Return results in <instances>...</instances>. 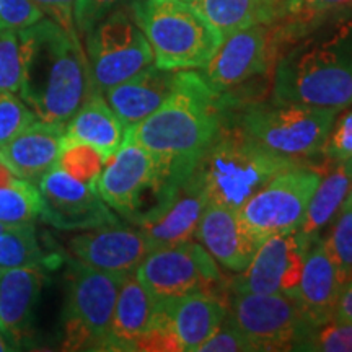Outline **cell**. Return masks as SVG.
<instances>
[{"instance_id": "6da1fadb", "label": "cell", "mask_w": 352, "mask_h": 352, "mask_svg": "<svg viewBox=\"0 0 352 352\" xmlns=\"http://www.w3.org/2000/svg\"><path fill=\"white\" fill-rule=\"evenodd\" d=\"M222 101L199 72L178 70L168 98L139 124L126 129L157 162L165 188L195 170L223 122Z\"/></svg>"}, {"instance_id": "7a4b0ae2", "label": "cell", "mask_w": 352, "mask_h": 352, "mask_svg": "<svg viewBox=\"0 0 352 352\" xmlns=\"http://www.w3.org/2000/svg\"><path fill=\"white\" fill-rule=\"evenodd\" d=\"M23 74L20 98L38 120L65 127L91 91L87 54L76 30L41 19L20 30Z\"/></svg>"}, {"instance_id": "3957f363", "label": "cell", "mask_w": 352, "mask_h": 352, "mask_svg": "<svg viewBox=\"0 0 352 352\" xmlns=\"http://www.w3.org/2000/svg\"><path fill=\"white\" fill-rule=\"evenodd\" d=\"M285 46L274 64L272 101L352 107V15L324 21Z\"/></svg>"}, {"instance_id": "277c9868", "label": "cell", "mask_w": 352, "mask_h": 352, "mask_svg": "<svg viewBox=\"0 0 352 352\" xmlns=\"http://www.w3.org/2000/svg\"><path fill=\"white\" fill-rule=\"evenodd\" d=\"M302 165L259 145L239 122L222 126L195 171L204 189L208 204L239 210L272 176L289 166Z\"/></svg>"}, {"instance_id": "5b68a950", "label": "cell", "mask_w": 352, "mask_h": 352, "mask_svg": "<svg viewBox=\"0 0 352 352\" xmlns=\"http://www.w3.org/2000/svg\"><path fill=\"white\" fill-rule=\"evenodd\" d=\"M134 20L165 70H199L219 51L223 36L186 0H134Z\"/></svg>"}, {"instance_id": "8992f818", "label": "cell", "mask_w": 352, "mask_h": 352, "mask_svg": "<svg viewBox=\"0 0 352 352\" xmlns=\"http://www.w3.org/2000/svg\"><path fill=\"white\" fill-rule=\"evenodd\" d=\"M340 111L298 103L250 104L235 122L266 151L302 164L321 153Z\"/></svg>"}, {"instance_id": "52a82bcc", "label": "cell", "mask_w": 352, "mask_h": 352, "mask_svg": "<svg viewBox=\"0 0 352 352\" xmlns=\"http://www.w3.org/2000/svg\"><path fill=\"white\" fill-rule=\"evenodd\" d=\"M126 274L95 270L72 259L63 314V349L104 351L114 305Z\"/></svg>"}, {"instance_id": "ba28073f", "label": "cell", "mask_w": 352, "mask_h": 352, "mask_svg": "<svg viewBox=\"0 0 352 352\" xmlns=\"http://www.w3.org/2000/svg\"><path fill=\"white\" fill-rule=\"evenodd\" d=\"M85 54L101 94L153 64L151 44L126 8L113 10L85 34Z\"/></svg>"}, {"instance_id": "9c48e42d", "label": "cell", "mask_w": 352, "mask_h": 352, "mask_svg": "<svg viewBox=\"0 0 352 352\" xmlns=\"http://www.w3.org/2000/svg\"><path fill=\"white\" fill-rule=\"evenodd\" d=\"M321 178L318 170L303 165L279 171L239 209L241 220L259 243L298 230Z\"/></svg>"}, {"instance_id": "30bf717a", "label": "cell", "mask_w": 352, "mask_h": 352, "mask_svg": "<svg viewBox=\"0 0 352 352\" xmlns=\"http://www.w3.org/2000/svg\"><path fill=\"white\" fill-rule=\"evenodd\" d=\"M135 276L155 300L196 292L219 294L226 289L219 264L195 240L152 250L135 270Z\"/></svg>"}, {"instance_id": "8fae6325", "label": "cell", "mask_w": 352, "mask_h": 352, "mask_svg": "<svg viewBox=\"0 0 352 352\" xmlns=\"http://www.w3.org/2000/svg\"><path fill=\"white\" fill-rule=\"evenodd\" d=\"M227 320L243 333L254 351H292L310 328L297 298L283 294L228 290Z\"/></svg>"}, {"instance_id": "7c38bea8", "label": "cell", "mask_w": 352, "mask_h": 352, "mask_svg": "<svg viewBox=\"0 0 352 352\" xmlns=\"http://www.w3.org/2000/svg\"><path fill=\"white\" fill-rule=\"evenodd\" d=\"M274 25H258L223 38L219 51L201 70V77L217 96L245 85L270 70L279 52Z\"/></svg>"}, {"instance_id": "4fadbf2b", "label": "cell", "mask_w": 352, "mask_h": 352, "mask_svg": "<svg viewBox=\"0 0 352 352\" xmlns=\"http://www.w3.org/2000/svg\"><path fill=\"white\" fill-rule=\"evenodd\" d=\"M164 188V176L157 162L142 145L126 134L96 182V191L108 208L132 223L142 214L145 192L152 191L157 201Z\"/></svg>"}, {"instance_id": "5bb4252c", "label": "cell", "mask_w": 352, "mask_h": 352, "mask_svg": "<svg viewBox=\"0 0 352 352\" xmlns=\"http://www.w3.org/2000/svg\"><path fill=\"white\" fill-rule=\"evenodd\" d=\"M36 186L39 217L57 230H90L120 222L96 188L78 182L59 165L52 166Z\"/></svg>"}, {"instance_id": "9a60e30c", "label": "cell", "mask_w": 352, "mask_h": 352, "mask_svg": "<svg viewBox=\"0 0 352 352\" xmlns=\"http://www.w3.org/2000/svg\"><path fill=\"white\" fill-rule=\"evenodd\" d=\"M208 206L196 171L162 189L155 204L139 215L134 226L144 233L152 250L195 240L197 226Z\"/></svg>"}, {"instance_id": "2e32d148", "label": "cell", "mask_w": 352, "mask_h": 352, "mask_svg": "<svg viewBox=\"0 0 352 352\" xmlns=\"http://www.w3.org/2000/svg\"><path fill=\"white\" fill-rule=\"evenodd\" d=\"M311 240L296 230L261 241L252 261L243 271L236 272L227 284V290L283 294L296 298L307 248Z\"/></svg>"}, {"instance_id": "e0dca14e", "label": "cell", "mask_w": 352, "mask_h": 352, "mask_svg": "<svg viewBox=\"0 0 352 352\" xmlns=\"http://www.w3.org/2000/svg\"><path fill=\"white\" fill-rule=\"evenodd\" d=\"M226 318V298L219 294L196 292L157 300L148 329L171 341L176 351L197 352Z\"/></svg>"}, {"instance_id": "ac0fdd59", "label": "cell", "mask_w": 352, "mask_h": 352, "mask_svg": "<svg viewBox=\"0 0 352 352\" xmlns=\"http://www.w3.org/2000/svg\"><path fill=\"white\" fill-rule=\"evenodd\" d=\"M69 250L78 261L95 270L129 274L152 252L144 233L138 227L118 223L101 226L72 236Z\"/></svg>"}, {"instance_id": "d6986e66", "label": "cell", "mask_w": 352, "mask_h": 352, "mask_svg": "<svg viewBox=\"0 0 352 352\" xmlns=\"http://www.w3.org/2000/svg\"><path fill=\"white\" fill-rule=\"evenodd\" d=\"M46 267H8L0 272V331L13 349L30 344L34 336L38 302L46 283Z\"/></svg>"}, {"instance_id": "ffe728a7", "label": "cell", "mask_w": 352, "mask_h": 352, "mask_svg": "<svg viewBox=\"0 0 352 352\" xmlns=\"http://www.w3.org/2000/svg\"><path fill=\"white\" fill-rule=\"evenodd\" d=\"M195 239L217 264L235 274L248 266L259 246L239 210L217 204L206 206Z\"/></svg>"}, {"instance_id": "44dd1931", "label": "cell", "mask_w": 352, "mask_h": 352, "mask_svg": "<svg viewBox=\"0 0 352 352\" xmlns=\"http://www.w3.org/2000/svg\"><path fill=\"white\" fill-rule=\"evenodd\" d=\"M63 144V126L36 120L0 147V162L16 178L38 184L57 165Z\"/></svg>"}, {"instance_id": "7402d4cb", "label": "cell", "mask_w": 352, "mask_h": 352, "mask_svg": "<svg viewBox=\"0 0 352 352\" xmlns=\"http://www.w3.org/2000/svg\"><path fill=\"white\" fill-rule=\"evenodd\" d=\"M341 289L342 284L327 252L323 236H315L307 248L296 296L310 328L334 318Z\"/></svg>"}, {"instance_id": "603a6c76", "label": "cell", "mask_w": 352, "mask_h": 352, "mask_svg": "<svg viewBox=\"0 0 352 352\" xmlns=\"http://www.w3.org/2000/svg\"><path fill=\"white\" fill-rule=\"evenodd\" d=\"M178 70L148 65L127 80L104 91L108 104L126 129L151 116L168 98L176 85Z\"/></svg>"}, {"instance_id": "cb8c5ba5", "label": "cell", "mask_w": 352, "mask_h": 352, "mask_svg": "<svg viewBox=\"0 0 352 352\" xmlns=\"http://www.w3.org/2000/svg\"><path fill=\"white\" fill-rule=\"evenodd\" d=\"M157 300L140 283L135 271L122 279L114 305L111 327L104 351H135L145 329L151 324Z\"/></svg>"}, {"instance_id": "d4e9b609", "label": "cell", "mask_w": 352, "mask_h": 352, "mask_svg": "<svg viewBox=\"0 0 352 352\" xmlns=\"http://www.w3.org/2000/svg\"><path fill=\"white\" fill-rule=\"evenodd\" d=\"M126 127L100 90H94L88 95L64 127V140L91 145L107 162L120 148Z\"/></svg>"}, {"instance_id": "484cf974", "label": "cell", "mask_w": 352, "mask_h": 352, "mask_svg": "<svg viewBox=\"0 0 352 352\" xmlns=\"http://www.w3.org/2000/svg\"><path fill=\"white\" fill-rule=\"evenodd\" d=\"M352 186V157L338 162L329 173L321 178L316 191L308 204L305 219L298 232L308 240L320 236L328 223H331L347 199Z\"/></svg>"}, {"instance_id": "4316f807", "label": "cell", "mask_w": 352, "mask_h": 352, "mask_svg": "<svg viewBox=\"0 0 352 352\" xmlns=\"http://www.w3.org/2000/svg\"><path fill=\"white\" fill-rule=\"evenodd\" d=\"M223 38L258 25H274L276 0H186Z\"/></svg>"}, {"instance_id": "83f0119b", "label": "cell", "mask_w": 352, "mask_h": 352, "mask_svg": "<svg viewBox=\"0 0 352 352\" xmlns=\"http://www.w3.org/2000/svg\"><path fill=\"white\" fill-rule=\"evenodd\" d=\"M274 28L280 46L292 41L315 26L338 16L352 15V0H276Z\"/></svg>"}, {"instance_id": "f1b7e54d", "label": "cell", "mask_w": 352, "mask_h": 352, "mask_svg": "<svg viewBox=\"0 0 352 352\" xmlns=\"http://www.w3.org/2000/svg\"><path fill=\"white\" fill-rule=\"evenodd\" d=\"M50 254H44L39 245L36 228L33 223H16L8 226L0 232V267L43 266L46 270L54 267Z\"/></svg>"}, {"instance_id": "f546056e", "label": "cell", "mask_w": 352, "mask_h": 352, "mask_svg": "<svg viewBox=\"0 0 352 352\" xmlns=\"http://www.w3.org/2000/svg\"><path fill=\"white\" fill-rule=\"evenodd\" d=\"M292 351L305 352H352V323L331 318L308 328Z\"/></svg>"}, {"instance_id": "4dcf8cb0", "label": "cell", "mask_w": 352, "mask_h": 352, "mask_svg": "<svg viewBox=\"0 0 352 352\" xmlns=\"http://www.w3.org/2000/svg\"><path fill=\"white\" fill-rule=\"evenodd\" d=\"M39 217L38 186L21 179L19 186L0 188V222L33 223Z\"/></svg>"}, {"instance_id": "1f68e13d", "label": "cell", "mask_w": 352, "mask_h": 352, "mask_svg": "<svg viewBox=\"0 0 352 352\" xmlns=\"http://www.w3.org/2000/svg\"><path fill=\"white\" fill-rule=\"evenodd\" d=\"M57 165L78 182L96 188L107 160L91 145L83 142H67L64 140Z\"/></svg>"}, {"instance_id": "d6a6232c", "label": "cell", "mask_w": 352, "mask_h": 352, "mask_svg": "<svg viewBox=\"0 0 352 352\" xmlns=\"http://www.w3.org/2000/svg\"><path fill=\"white\" fill-rule=\"evenodd\" d=\"M323 241L344 285L352 277V206H342L333 220L331 232Z\"/></svg>"}, {"instance_id": "836d02e7", "label": "cell", "mask_w": 352, "mask_h": 352, "mask_svg": "<svg viewBox=\"0 0 352 352\" xmlns=\"http://www.w3.org/2000/svg\"><path fill=\"white\" fill-rule=\"evenodd\" d=\"M23 74L20 32L0 30V94H19Z\"/></svg>"}, {"instance_id": "e575fe53", "label": "cell", "mask_w": 352, "mask_h": 352, "mask_svg": "<svg viewBox=\"0 0 352 352\" xmlns=\"http://www.w3.org/2000/svg\"><path fill=\"white\" fill-rule=\"evenodd\" d=\"M36 120V114L15 94H0V147Z\"/></svg>"}, {"instance_id": "d590c367", "label": "cell", "mask_w": 352, "mask_h": 352, "mask_svg": "<svg viewBox=\"0 0 352 352\" xmlns=\"http://www.w3.org/2000/svg\"><path fill=\"white\" fill-rule=\"evenodd\" d=\"M44 19V13L33 0H0V30L28 28Z\"/></svg>"}, {"instance_id": "8d00e7d4", "label": "cell", "mask_w": 352, "mask_h": 352, "mask_svg": "<svg viewBox=\"0 0 352 352\" xmlns=\"http://www.w3.org/2000/svg\"><path fill=\"white\" fill-rule=\"evenodd\" d=\"M321 152L334 164L352 157V107L336 118Z\"/></svg>"}, {"instance_id": "74e56055", "label": "cell", "mask_w": 352, "mask_h": 352, "mask_svg": "<svg viewBox=\"0 0 352 352\" xmlns=\"http://www.w3.org/2000/svg\"><path fill=\"white\" fill-rule=\"evenodd\" d=\"M122 2L124 0H76V3H74V23H76L77 33L85 36L104 16L120 8Z\"/></svg>"}, {"instance_id": "f35d334b", "label": "cell", "mask_w": 352, "mask_h": 352, "mask_svg": "<svg viewBox=\"0 0 352 352\" xmlns=\"http://www.w3.org/2000/svg\"><path fill=\"white\" fill-rule=\"evenodd\" d=\"M254 352V347L239 328L226 318L208 341L199 346L197 352Z\"/></svg>"}, {"instance_id": "ab89813d", "label": "cell", "mask_w": 352, "mask_h": 352, "mask_svg": "<svg viewBox=\"0 0 352 352\" xmlns=\"http://www.w3.org/2000/svg\"><path fill=\"white\" fill-rule=\"evenodd\" d=\"M36 6L41 8L44 15H50L65 30H76L74 23V3L76 0H33ZM77 32V30H76Z\"/></svg>"}, {"instance_id": "60d3db41", "label": "cell", "mask_w": 352, "mask_h": 352, "mask_svg": "<svg viewBox=\"0 0 352 352\" xmlns=\"http://www.w3.org/2000/svg\"><path fill=\"white\" fill-rule=\"evenodd\" d=\"M334 318L352 323V277L342 285L336 310H334Z\"/></svg>"}, {"instance_id": "b9f144b4", "label": "cell", "mask_w": 352, "mask_h": 352, "mask_svg": "<svg viewBox=\"0 0 352 352\" xmlns=\"http://www.w3.org/2000/svg\"><path fill=\"white\" fill-rule=\"evenodd\" d=\"M21 183L20 178H15V175L0 162V188H13Z\"/></svg>"}, {"instance_id": "7bdbcfd3", "label": "cell", "mask_w": 352, "mask_h": 352, "mask_svg": "<svg viewBox=\"0 0 352 352\" xmlns=\"http://www.w3.org/2000/svg\"><path fill=\"white\" fill-rule=\"evenodd\" d=\"M6 351H12V347L7 342L6 336H3L2 331H0V352H6Z\"/></svg>"}, {"instance_id": "ee69618b", "label": "cell", "mask_w": 352, "mask_h": 352, "mask_svg": "<svg viewBox=\"0 0 352 352\" xmlns=\"http://www.w3.org/2000/svg\"><path fill=\"white\" fill-rule=\"evenodd\" d=\"M344 206H352V186H351L349 195H347V199H346V202H344Z\"/></svg>"}, {"instance_id": "f6af8a7d", "label": "cell", "mask_w": 352, "mask_h": 352, "mask_svg": "<svg viewBox=\"0 0 352 352\" xmlns=\"http://www.w3.org/2000/svg\"><path fill=\"white\" fill-rule=\"evenodd\" d=\"M7 227H8V223H3V222H0V232H3V230H6Z\"/></svg>"}, {"instance_id": "bcb514c9", "label": "cell", "mask_w": 352, "mask_h": 352, "mask_svg": "<svg viewBox=\"0 0 352 352\" xmlns=\"http://www.w3.org/2000/svg\"><path fill=\"white\" fill-rule=\"evenodd\" d=\"M0 272H2V270H0Z\"/></svg>"}]
</instances>
